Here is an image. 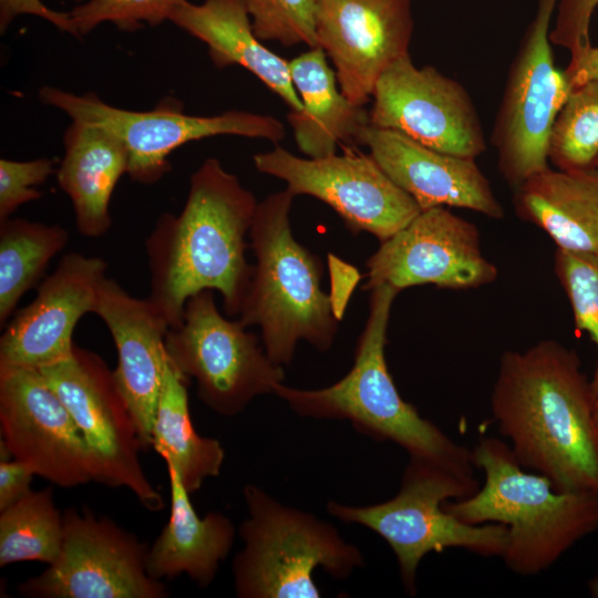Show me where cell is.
I'll list each match as a JSON object with an SVG mask.
<instances>
[{
	"mask_svg": "<svg viewBox=\"0 0 598 598\" xmlns=\"http://www.w3.org/2000/svg\"><path fill=\"white\" fill-rule=\"evenodd\" d=\"M1 441L12 458L63 488L94 481L91 451L38 369L0 367Z\"/></svg>",
	"mask_w": 598,
	"mask_h": 598,
	"instance_id": "2e32d148",
	"label": "cell"
},
{
	"mask_svg": "<svg viewBox=\"0 0 598 598\" xmlns=\"http://www.w3.org/2000/svg\"><path fill=\"white\" fill-rule=\"evenodd\" d=\"M81 1V0H75ZM185 0H87L69 11L75 37L90 33L99 24L112 22L123 31H135L143 23L169 21Z\"/></svg>",
	"mask_w": 598,
	"mask_h": 598,
	"instance_id": "1f68e13d",
	"label": "cell"
},
{
	"mask_svg": "<svg viewBox=\"0 0 598 598\" xmlns=\"http://www.w3.org/2000/svg\"><path fill=\"white\" fill-rule=\"evenodd\" d=\"M64 535L63 514L48 487L30 491L0 511V567L19 561L52 564Z\"/></svg>",
	"mask_w": 598,
	"mask_h": 598,
	"instance_id": "83f0119b",
	"label": "cell"
},
{
	"mask_svg": "<svg viewBox=\"0 0 598 598\" xmlns=\"http://www.w3.org/2000/svg\"><path fill=\"white\" fill-rule=\"evenodd\" d=\"M290 75L302 109L287 120L296 144L307 157L337 154L339 143L361 144L371 125L369 111L341 92L334 70L322 48H309L289 61Z\"/></svg>",
	"mask_w": 598,
	"mask_h": 598,
	"instance_id": "7402d4cb",
	"label": "cell"
},
{
	"mask_svg": "<svg viewBox=\"0 0 598 598\" xmlns=\"http://www.w3.org/2000/svg\"><path fill=\"white\" fill-rule=\"evenodd\" d=\"M22 14L42 18L56 29L75 37L70 13L53 10L45 6L41 0H0L1 32H4L8 25L17 17Z\"/></svg>",
	"mask_w": 598,
	"mask_h": 598,
	"instance_id": "e575fe53",
	"label": "cell"
},
{
	"mask_svg": "<svg viewBox=\"0 0 598 598\" xmlns=\"http://www.w3.org/2000/svg\"><path fill=\"white\" fill-rule=\"evenodd\" d=\"M63 142L58 184L72 203L79 233L101 237L112 224L110 202L114 188L128 171L127 151L105 128L76 121L65 130Z\"/></svg>",
	"mask_w": 598,
	"mask_h": 598,
	"instance_id": "cb8c5ba5",
	"label": "cell"
},
{
	"mask_svg": "<svg viewBox=\"0 0 598 598\" xmlns=\"http://www.w3.org/2000/svg\"><path fill=\"white\" fill-rule=\"evenodd\" d=\"M64 535L56 559L18 586L30 598H166L163 581L150 576L147 547L89 508L63 513Z\"/></svg>",
	"mask_w": 598,
	"mask_h": 598,
	"instance_id": "7c38bea8",
	"label": "cell"
},
{
	"mask_svg": "<svg viewBox=\"0 0 598 598\" xmlns=\"http://www.w3.org/2000/svg\"><path fill=\"white\" fill-rule=\"evenodd\" d=\"M361 145L421 210L457 207L499 219L504 209L475 158L440 152L392 130L370 125Z\"/></svg>",
	"mask_w": 598,
	"mask_h": 598,
	"instance_id": "ffe728a7",
	"label": "cell"
},
{
	"mask_svg": "<svg viewBox=\"0 0 598 598\" xmlns=\"http://www.w3.org/2000/svg\"><path fill=\"white\" fill-rule=\"evenodd\" d=\"M248 517L239 526L243 548L233 560L239 598H318L313 573L346 579L364 565L359 547L329 522L286 506L255 484L243 488Z\"/></svg>",
	"mask_w": 598,
	"mask_h": 598,
	"instance_id": "8992f818",
	"label": "cell"
},
{
	"mask_svg": "<svg viewBox=\"0 0 598 598\" xmlns=\"http://www.w3.org/2000/svg\"><path fill=\"white\" fill-rule=\"evenodd\" d=\"M365 266L368 291L380 285L398 291L420 285L473 289L492 283L498 275L483 255L477 227L446 207L421 210L381 241Z\"/></svg>",
	"mask_w": 598,
	"mask_h": 598,
	"instance_id": "9a60e30c",
	"label": "cell"
},
{
	"mask_svg": "<svg viewBox=\"0 0 598 598\" xmlns=\"http://www.w3.org/2000/svg\"><path fill=\"white\" fill-rule=\"evenodd\" d=\"M548 161L559 169L596 166L598 161V81L586 82L569 93L549 136Z\"/></svg>",
	"mask_w": 598,
	"mask_h": 598,
	"instance_id": "f1b7e54d",
	"label": "cell"
},
{
	"mask_svg": "<svg viewBox=\"0 0 598 598\" xmlns=\"http://www.w3.org/2000/svg\"><path fill=\"white\" fill-rule=\"evenodd\" d=\"M399 292L389 285L370 290L369 315L358 340L354 362L342 379L312 390L281 382L275 385L274 393L300 416L347 420L362 434L400 445L411 458L434 463L474 482L472 450L457 444L406 402L389 371L386 332Z\"/></svg>",
	"mask_w": 598,
	"mask_h": 598,
	"instance_id": "3957f363",
	"label": "cell"
},
{
	"mask_svg": "<svg viewBox=\"0 0 598 598\" xmlns=\"http://www.w3.org/2000/svg\"><path fill=\"white\" fill-rule=\"evenodd\" d=\"M39 99L72 121L114 134L128 154L127 175L144 185L157 183L171 169L168 156L188 142L236 135L277 144L286 136L283 123L274 116L235 110L210 116L189 115L173 97L164 99L148 111L115 107L94 93L78 95L53 86H43Z\"/></svg>",
	"mask_w": 598,
	"mask_h": 598,
	"instance_id": "ba28073f",
	"label": "cell"
},
{
	"mask_svg": "<svg viewBox=\"0 0 598 598\" xmlns=\"http://www.w3.org/2000/svg\"><path fill=\"white\" fill-rule=\"evenodd\" d=\"M35 475L33 468L22 461H0V511L28 494Z\"/></svg>",
	"mask_w": 598,
	"mask_h": 598,
	"instance_id": "d590c367",
	"label": "cell"
},
{
	"mask_svg": "<svg viewBox=\"0 0 598 598\" xmlns=\"http://www.w3.org/2000/svg\"><path fill=\"white\" fill-rule=\"evenodd\" d=\"M252 162L260 173L283 181L295 196H312L330 206L353 234L370 233L380 243L421 212L370 153L348 148L343 155L303 158L276 144Z\"/></svg>",
	"mask_w": 598,
	"mask_h": 598,
	"instance_id": "4fadbf2b",
	"label": "cell"
},
{
	"mask_svg": "<svg viewBox=\"0 0 598 598\" xmlns=\"http://www.w3.org/2000/svg\"><path fill=\"white\" fill-rule=\"evenodd\" d=\"M370 124L433 150L476 158L486 148L478 112L466 89L410 54L389 66L372 93Z\"/></svg>",
	"mask_w": 598,
	"mask_h": 598,
	"instance_id": "5bb4252c",
	"label": "cell"
},
{
	"mask_svg": "<svg viewBox=\"0 0 598 598\" xmlns=\"http://www.w3.org/2000/svg\"><path fill=\"white\" fill-rule=\"evenodd\" d=\"M187 380L166 355L152 427V447L192 494L207 478L219 475L225 451L218 440L196 432L189 413Z\"/></svg>",
	"mask_w": 598,
	"mask_h": 598,
	"instance_id": "484cf974",
	"label": "cell"
},
{
	"mask_svg": "<svg viewBox=\"0 0 598 598\" xmlns=\"http://www.w3.org/2000/svg\"><path fill=\"white\" fill-rule=\"evenodd\" d=\"M93 313L105 323L114 341L115 381L133 414L145 451L152 446L169 324L148 297L136 298L106 276L99 286Z\"/></svg>",
	"mask_w": 598,
	"mask_h": 598,
	"instance_id": "d6986e66",
	"label": "cell"
},
{
	"mask_svg": "<svg viewBox=\"0 0 598 598\" xmlns=\"http://www.w3.org/2000/svg\"><path fill=\"white\" fill-rule=\"evenodd\" d=\"M555 274L571 307L575 327L586 332L597 349V363L591 380L598 393V252L557 249Z\"/></svg>",
	"mask_w": 598,
	"mask_h": 598,
	"instance_id": "f546056e",
	"label": "cell"
},
{
	"mask_svg": "<svg viewBox=\"0 0 598 598\" xmlns=\"http://www.w3.org/2000/svg\"><path fill=\"white\" fill-rule=\"evenodd\" d=\"M68 241L69 231L60 225L11 217L0 221L1 327Z\"/></svg>",
	"mask_w": 598,
	"mask_h": 598,
	"instance_id": "4316f807",
	"label": "cell"
},
{
	"mask_svg": "<svg viewBox=\"0 0 598 598\" xmlns=\"http://www.w3.org/2000/svg\"><path fill=\"white\" fill-rule=\"evenodd\" d=\"M39 371L83 434L94 482L127 488L147 511H161L163 498L140 461L144 448L135 420L105 361L75 346L69 358Z\"/></svg>",
	"mask_w": 598,
	"mask_h": 598,
	"instance_id": "8fae6325",
	"label": "cell"
},
{
	"mask_svg": "<svg viewBox=\"0 0 598 598\" xmlns=\"http://www.w3.org/2000/svg\"><path fill=\"white\" fill-rule=\"evenodd\" d=\"M260 41L319 47L315 0H240Z\"/></svg>",
	"mask_w": 598,
	"mask_h": 598,
	"instance_id": "4dcf8cb0",
	"label": "cell"
},
{
	"mask_svg": "<svg viewBox=\"0 0 598 598\" xmlns=\"http://www.w3.org/2000/svg\"><path fill=\"white\" fill-rule=\"evenodd\" d=\"M246 328L221 316L214 291L204 290L187 300L182 323L165 337L171 363L196 381L198 399L221 416L239 414L285 380L282 367Z\"/></svg>",
	"mask_w": 598,
	"mask_h": 598,
	"instance_id": "9c48e42d",
	"label": "cell"
},
{
	"mask_svg": "<svg viewBox=\"0 0 598 598\" xmlns=\"http://www.w3.org/2000/svg\"><path fill=\"white\" fill-rule=\"evenodd\" d=\"M319 47L330 58L341 92L364 106L381 74L409 54L411 0H315Z\"/></svg>",
	"mask_w": 598,
	"mask_h": 598,
	"instance_id": "e0dca14e",
	"label": "cell"
},
{
	"mask_svg": "<svg viewBox=\"0 0 598 598\" xmlns=\"http://www.w3.org/2000/svg\"><path fill=\"white\" fill-rule=\"evenodd\" d=\"M596 166L598 167V161H597V164H596Z\"/></svg>",
	"mask_w": 598,
	"mask_h": 598,
	"instance_id": "ab89813d",
	"label": "cell"
},
{
	"mask_svg": "<svg viewBox=\"0 0 598 598\" xmlns=\"http://www.w3.org/2000/svg\"><path fill=\"white\" fill-rule=\"evenodd\" d=\"M595 393L576 351L543 340L502 354L491 396L517 462L555 491L598 495Z\"/></svg>",
	"mask_w": 598,
	"mask_h": 598,
	"instance_id": "6da1fadb",
	"label": "cell"
},
{
	"mask_svg": "<svg viewBox=\"0 0 598 598\" xmlns=\"http://www.w3.org/2000/svg\"><path fill=\"white\" fill-rule=\"evenodd\" d=\"M594 420L595 424L598 431V393L595 395V402H594Z\"/></svg>",
	"mask_w": 598,
	"mask_h": 598,
	"instance_id": "f35d334b",
	"label": "cell"
},
{
	"mask_svg": "<svg viewBox=\"0 0 598 598\" xmlns=\"http://www.w3.org/2000/svg\"><path fill=\"white\" fill-rule=\"evenodd\" d=\"M478 488L477 481H466L434 463L410 457L400 489L392 498L367 506L330 501L327 511L341 522L364 526L383 538L395 555L406 594L415 596L417 568L429 553L462 548L482 557L502 556L507 543L506 525L466 524L443 507L450 498L468 497Z\"/></svg>",
	"mask_w": 598,
	"mask_h": 598,
	"instance_id": "52a82bcc",
	"label": "cell"
},
{
	"mask_svg": "<svg viewBox=\"0 0 598 598\" xmlns=\"http://www.w3.org/2000/svg\"><path fill=\"white\" fill-rule=\"evenodd\" d=\"M49 158L32 161L0 159V221L9 218L21 205L39 199L42 185L53 173Z\"/></svg>",
	"mask_w": 598,
	"mask_h": 598,
	"instance_id": "d6a6232c",
	"label": "cell"
},
{
	"mask_svg": "<svg viewBox=\"0 0 598 598\" xmlns=\"http://www.w3.org/2000/svg\"><path fill=\"white\" fill-rule=\"evenodd\" d=\"M588 590L594 598H598V574L589 580Z\"/></svg>",
	"mask_w": 598,
	"mask_h": 598,
	"instance_id": "74e56055",
	"label": "cell"
},
{
	"mask_svg": "<svg viewBox=\"0 0 598 598\" xmlns=\"http://www.w3.org/2000/svg\"><path fill=\"white\" fill-rule=\"evenodd\" d=\"M571 89L589 81H598V47L590 45L575 58L564 71Z\"/></svg>",
	"mask_w": 598,
	"mask_h": 598,
	"instance_id": "8d00e7d4",
	"label": "cell"
},
{
	"mask_svg": "<svg viewBox=\"0 0 598 598\" xmlns=\"http://www.w3.org/2000/svg\"><path fill=\"white\" fill-rule=\"evenodd\" d=\"M598 0H558L555 24L549 31L551 44L559 45L575 58L588 49L589 29Z\"/></svg>",
	"mask_w": 598,
	"mask_h": 598,
	"instance_id": "836d02e7",
	"label": "cell"
},
{
	"mask_svg": "<svg viewBox=\"0 0 598 598\" xmlns=\"http://www.w3.org/2000/svg\"><path fill=\"white\" fill-rule=\"evenodd\" d=\"M520 218L544 230L557 249L598 252V167L546 169L514 188Z\"/></svg>",
	"mask_w": 598,
	"mask_h": 598,
	"instance_id": "d4e9b609",
	"label": "cell"
},
{
	"mask_svg": "<svg viewBox=\"0 0 598 598\" xmlns=\"http://www.w3.org/2000/svg\"><path fill=\"white\" fill-rule=\"evenodd\" d=\"M472 462L484 473L483 486L443 507L466 524L506 525L501 558L513 573L535 576L547 570L598 529V495L555 491L546 476L526 471L499 439H481Z\"/></svg>",
	"mask_w": 598,
	"mask_h": 598,
	"instance_id": "277c9868",
	"label": "cell"
},
{
	"mask_svg": "<svg viewBox=\"0 0 598 598\" xmlns=\"http://www.w3.org/2000/svg\"><path fill=\"white\" fill-rule=\"evenodd\" d=\"M169 21L204 42L216 68L238 65L246 69L276 93L289 111H301L289 61L256 37L240 0H205L200 4L185 0L173 11Z\"/></svg>",
	"mask_w": 598,
	"mask_h": 598,
	"instance_id": "44dd1931",
	"label": "cell"
},
{
	"mask_svg": "<svg viewBox=\"0 0 598 598\" xmlns=\"http://www.w3.org/2000/svg\"><path fill=\"white\" fill-rule=\"evenodd\" d=\"M166 467L171 486L169 518L147 549V573L161 581L186 575L199 587H208L231 550L235 526L220 512L200 517L176 472Z\"/></svg>",
	"mask_w": 598,
	"mask_h": 598,
	"instance_id": "603a6c76",
	"label": "cell"
},
{
	"mask_svg": "<svg viewBox=\"0 0 598 598\" xmlns=\"http://www.w3.org/2000/svg\"><path fill=\"white\" fill-rule=\"evenodd\" d=\"M558 0H537L511 64L491 142L498 168L513 187L548 166V143L555 120L571 87L556 68L549 40Z\"/></svg>",
	"mask_w": 598,
	"mask_h": 598,
	"instance_id": "30bf717a",
	"label": "cell"
},
{
	"mask_svg": "<svg viewBox=\"0 0 598 598\" xmlns=\"http://www.w3.org/2000/svg\"><path fill=\"white\" fill-rule=\"evenodd\" d=\"M287 188L258 202L249 230L256 257L238 320L258 326L262 346L278 365H288L305 340L320 352L333 344L339 319L331 296L321 289L320 258L298 243Z\"/></svg>",
	"mask_w": 598,
	"mask_h": 598,
	"instance_id": "5b68a950",
	"label": "cell"
},
{
	"mask_svg": "<svg viewBox=\"0 0 598 598\" xmlns=\"http://www.w3.org/2000/svg\"><path fill=\"white\" fill-rule=\"evenodd\" d=\"M258 202L217 158L190 175L178 215L163 214L147 236L148 299L169 324L183 321L187 300L217 290L229 317L238 316L254 266L246 249Z\"/></svg>",
	"mask_w": 598,
	"mask_h": 598,
	"instance_id": "7a4b0ae2",
	"label": "cell"
},
{
	"mask_svg": "<svg viewBox=\"0 0 598 598\" xmlns=\"http://www.w3.org/2000/svg\"><path fill=\"white\" fill-rule=\"evenodd\" d=\"M107 264L69 252L20 309L0 338V367L42 369L69 358L79 320L93 312Z\"/></svg>",
	"mask_w": 598,
	"mask_h": 598,
	"instance_id": "ac0fdd59",
	"label": "cell"
}]
</instances>
